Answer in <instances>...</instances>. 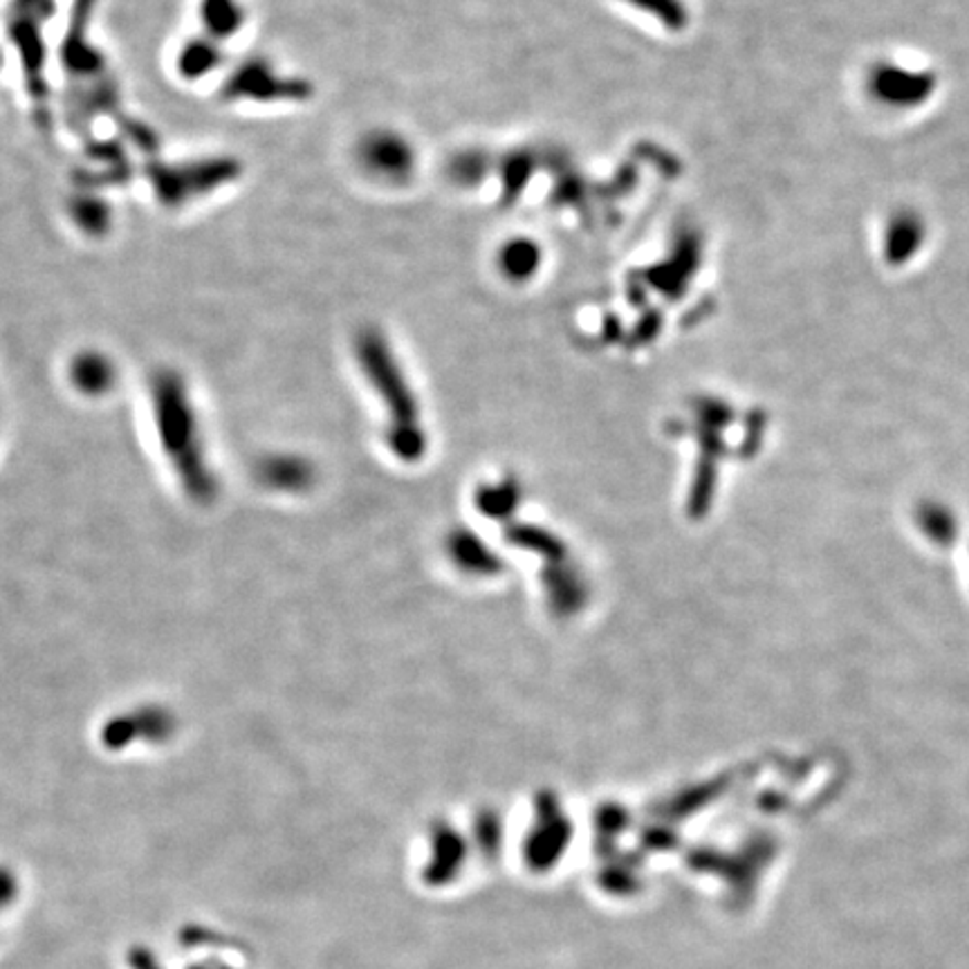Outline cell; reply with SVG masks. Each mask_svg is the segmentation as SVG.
I'll return each mask as SVG.
<instances>
[{
    "mask_svg": "<svg viewBox=\"0 0 969 969\" xmlns=\"http://www.w3.org/2000/svg\"><path fill=\"white\" fill-rule=\"evenodd\" d=\"M627 3L642 12H649L671 30H680L686 23V10L680 0H627Z\"/></svg>",
    "mask_w": 969,
    "mask_h": 969,
    "instance_id": "cell-11",
    "label": "cell"
},
{
    "mask_svg": "<svg viewBox=\"0 0 969 969\" xmlns=\"http://www.w3.org/2000/svg\"><path fill=\"white\" fill-rule=\"evenodd\" d=\"M355 160L375 182L400 184L408 180L415 169V149L400 132L377 128L366 132L358 142Z\"/></svg>",
    "mask_w": 969,
    "mask_h": 969,
    "instance_id": "cell-4",
    "label": "cell"
},
{
    "mask_svg": "<svg viewBox=\"0 0 969 969\" xmlns=\"http://www.w3.org/2000/svg\"><path fill=\"white\" fill-rule=\"evenodd\" d=\"M67 375H71L73 386L86 395H106L117 382V369L113 360L99 351L77 353L71 362Z\"/></svg>",
    "mask_w": 969,
    "mask_h": 969,
    "instance_id": "cell-8",
    "label": "cell"
},
{
    "mask_svg": "<svg viewBox=\"0 0 969 969\" xmlns=\"http://www.w3.org/2000/svg\"><path fill=\"white\" fill-rule=\"evenodd\" d=\"M198 17L200 34L223 45L236 39L247 23V12L241 0H200Z\"/></svg>",
    "mask_w": 969,
    "mask_h": 969,
    "instance_id": "cell-7",
    "label": "cell"
},
{
    "mask_svg": "<svg viewBox=\"0 0 969 969\" xmlns=\"http://www.w3.org/2000/svg\"><path fill=\"white\" fill-rule=\"evenodd\" d=\"M541 263V249L521 238V241H512L501 249V269L510 276V279L517 281H525L536 271Z\"/></svg>",
    "mask_w": 969,
    "mask_h": 969,
    "instance_id": "cell-10",
    "label": "cell"
},
{
    "mask_svg": "<svg viewBox=\"0 0 969 969\" xmlns=\"http://www.w3.org/2000/svg\"><path fill=\"white\" fill-rule=\"evenodd\" d=\"M151 404L160 440L173 460L189 494L212 497V473L202 458L198 418L189 388L175 371H158L151 382Z\"/></svg>",
    "mask_w": 969,
    "mask_h": 969,
    "instance_id": "cell-1",
    "label": "cell"
},
{
    "mask_svg": "<svg viewBox=\"0 0 969 969\" xmlns=\"http://www.w3.org/2000/svg\"><path fill=\"white\" fill-rule=\"evenodd\" d=\"M241 173L243 167L234 158H200L182 162H156L147 169V180L162 206L180 210V206L234 184Z\"/></svg>",
    "mask_w": 969,
    "mask_h": 969,
    "instance_id": "cell-2",
    "label": "cell"
},
{
    "mask_svg": "<svg viewBox=\"0 0 969 969\" xmlns=\"http://www.w3.org/2000/svg\"><path fill=\"white\" fill-rule=\"evenodd\" d=\"M223 63L225 45L204 34H195L180 45L175 54V73L180 79L195 84L216 75Z\"/></svg>",
    "mask_w": 969,
    "mask_h": 969,
    "instance_id": "cell-6",
    "label": "cell"
},
{
    "mask_svg": "<svg viewBox=\"0 0 969 969\" xmlns=\"http://www.w3.org/2000/svg\"><path fill=\"white\" fill-rule=\"evenodd\" d=\"M67 216L73 225L88 238H104L113 227L110 202L97 195L93 189H84L67 202Z\"/></svg>",
    "mask_w": 969,
    "mask_h": 969,
    "instance_id": "cell-9",
    "label": "cell"
},
{
    "mask_svg": "<svg viewBox=\"0 0 969 969\" xmlns=\"http://www.w3.org/2000/svg\"><path fill=\"white\" fill-rule=\"evenodd\" d=\"M315 88L308 79L288 75L281 67L263 56H252L236 65L221 86V102L225 104H254V106H281L306 104Z\"/></svg>",
    "mask_w": 969,
    "mask_h": 969,
    "instance_id": "cell-3",
    "label": "cell"
},
{
    "mask_svg": "<svg viewBox=\"0 0 969 969\" xmlns=\"http://www.w3.org/2000/svg\"><path fill=\"white\" fill-rule=\"evenodd\" d=\"M93 17V0H82L75 19L61 43V65L65 75L73 79H97L106 75V56L95 47L88 36V25Z\"/></svg>",
    "mask_w": 969,
    "mask_h": 969,
    "instance_id": "cell-5",
    "label": "cell"
}]
</instances>
